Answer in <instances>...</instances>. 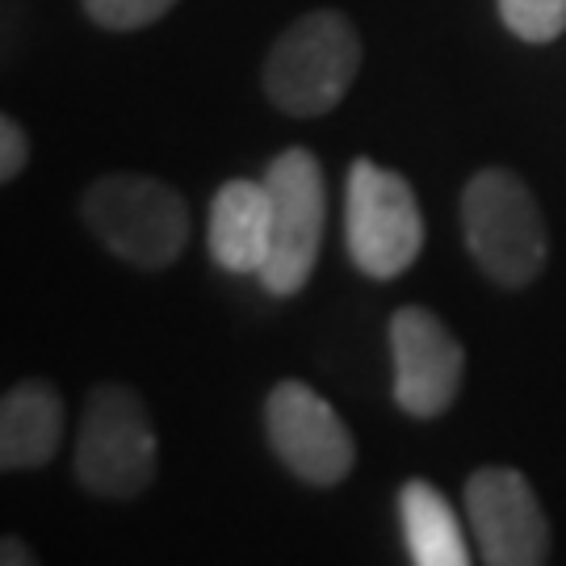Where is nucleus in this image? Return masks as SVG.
I'll return each instance as SVG.
<instances>
[{
  "mask_svg": "<svg viewBox=\"0 0 566 566\" xmlns=\"http://www.w3.org/2000/svg\"><path fill=\"white\" fill-rule=\"evenodd\" d=\"M361 72V34L340 9H311L285 25L261 67L264 97L290 118H319Z\"/></svg>",
  "mask_w": 566,
  "mask_h": 566,
  "instance_id": "1",
  "label": "nucleus"
},
{
  "mask_svg": "<svg viewBox=\"0 0 566 566\" xmlns=\"http://www.w3.org/2000/svg\"><path fill=\"white\" fill-rule=\"evenodd\" d=\"M462 235L486 282L525 290L546 269L542 206L512 168H479L462 189Z\"/></svg>",
  "mask_w": 566,
  "mask_h": 566,
  "instance_id": "2",
  "label": "nucleus"
},
{
  "mask_svg": "<svg viewBox=\"0 0 566 566\" xmlns=\"http://www.w3.org/2000/svg\"><path fill=\"white\" fill-rule=\"evenodd\" d=\"M81 219L97 240L143 273H160L189 243V206L160 177L105 172L84 189Z\"/></svg>",
  "mask_w": 566,
  "mask_h": 566,
  "instance_id": "3",
  "label": "nucleus"
},
{
  "mask_svg": "<svg viewBox=\"0 0 566 566\" xmlns=\"http://www.w3.org/2000/svg\"><path fill=\"white\" fill-rule=\"evenodd\" d=\"M344 240L348 261L369 282L407 273L424 252V210L403 172L378 160H353L344 181Z\"/></svg>",
  "mask_w": 566,
  "mask_h": 566,
  "instance_id": "4",
  "label": "nucleus"
},
{
  "mask_svg": "<svg viewBox=\"0 0 566 566\" xmlns=\"http://www.w3.org/2000/svg\"><path fill=\"white\" fill-rule=\"evenodd\" d=\"M76 479L102 500H135L156 479V428L130 386L88 390L76 437Z\"/></svg>",
  "mask_w": 566,
  "mask_h": 566,
  "instance_id": "5",
  "label": "nucleus"
},
{
  "mask_svg": "<svg viewBox=\"0 0 566 566\" xmlns=\"http://www.w3.org/2000/svg\"><path fill=\"white\" fill-rule=\"evenodd\" d=\"M269 206H273V240L261 269V285L273 298H294L319 261L327 223L324 164L306 147H285L264 172Z\"/></svg>",
  "mask_w": 566,
  "mask_h": 566,
  "instance_id": "6",
  "label": "nucleus"
},
{
  "mask_svg": "<svg viewBox=\"0 0 566 566\" xmlns=\"http://www.w3.org/2000/svg\"><path fill=\"white\" fill-rule=\"evenodd\" d=\"M264 432L277 462L306 486H336L357 465V446L340 411L298 378H282L269 390Z\"/></svg>",
  "mask_w": 566,
  "mask_h": 566,
  "instance_id": "7",
  "label": "nucleus"
},
{
  "mask_svg": "<svg viewBox=\"0 0 566 566\" xmlns=\"http://www.w3.org/2000/svg\"><path fill=\"white\" fill-rule=\"evenodd\" d=\"M465 521L479 558L491 566H542L549 558L546 507L528 479L512 465H483L465 479Z\"/></svg>",
  "mask_w": 566,
  "mask_h": 566,
  "instance_id": "8",
  "label": "nucleus"
},
{
  "mask_svg": "<svg viewBox=\"0 0 566 566\" xmlns=\"http://www.w3.org/2000/svg\"><path fill=\"white\" fill-rule=\"evenodd\" d=\"M390 357H395V403L416 420L446 416L465 374L462 340L428 306H399L390 319Z\"/></svg>",
  "mask_w": 566,
  "mask_h": 566,
  "instance_id": "9",
  "label": "nucleus"
},
{
  "mask_svg": "<svg viewBox=\"0 0 566 566\" xmlns=\"http://www.w3.org/2000/svg\"><path fill=\"white\" fill-rule=\"evenodd\" d=\"M269 240H273V206L264 181L235 177L219 185V193L210 198V227H206L210 261L240 277H261Z\"/></svg>",
  "mask_w": 566,
  "mask_h": 566,
  "instance_id": "10",
  "label": "nucleus"
},
{
  "mask_svg": "<svg viewBox=\"0 0 566 566\" xmlns=\"http://www.w3.org/2000/svg\"><path fill=\"white\" fill-rule=\"evenodd\" d=\"M63 441V399L51 382L25 378L0 399V465L9 474L39 470Z\"/></svg>",
  "mask_w": 566,
  "mask_h": 566,
  "instance_id": "11",
  "label": "nucleus"
},
{
  "mask_svg": "<svg viewBox=\"0 0 566 566\" xmlns=\"http://www.w3.org/2000/svg\"><path fill=\"white\" fill-rule=\"evenodd\" d=\"M399 521H403L407 554L416 566H465L474 558L465 549L453 504L428 479H407L399 486Z\"/></svg>",
  "mask_w": 566,
  "mask_h": 566,
  "instance_id": "12",
  "label": "nucleus"
},
{
  "mask_svg": "<svg viewBox=\"0 0 566 566\" xmlns=\"http://www.w3.org/2000/svg\"><path fill=\"white\" fill-rule=\"evenodd\" d=\"M500 18L521 42H554L566 30V0H495Z\"/></svg>",
  "mask_w": 566,
  "mask_h": 566,
  "instance_id": "13",
  "label": "nucleus"
},
{
  "mask_svg": "<svg viewBox=\"0 0 566 566\" xmlns=\"http://www.w3.org/2000/svg\"><path fill=\"white\" fill-rule=\"evenodd\" d=\"M88 21H97L102 30H143L156 25L164 13H172L177 0H81Z\"/></svg>",
  "mask_w": 566,
  "mask_h": 566,
  "instance_id": "14",
  "label": "nucleus"
},
{
  "mask_svg": "<svg viewBox=\"0 0 566 566\" xmlns=\"http://www.w3.org/2000/svg\"><path fill=\"white\" fill-rule=\"evenodd\" d=\"M30 160V135L18 118H0V181H18Z\"/></svg>",
  "mask_w": 566,
  "mask_h": 566,
  "instance_id": "15",
  "label": "nucleus"
},
{
  "mask_svg": "<svg viewBox=\"0 0 566 566\" xmlns=\"http://www.w3.org/2000/svg\"><path fill=\"white\" fill-rule=\"evenodd\" d=\"M0 563H4V566H30V563H39V558L25 549V542H18V537H4V542H0Z\"/></svg>",
  "mask_w": 566,
  "mask_h": 566,
  "instance_id": "16",
  "label": "nucleus"
}]
</instances>
